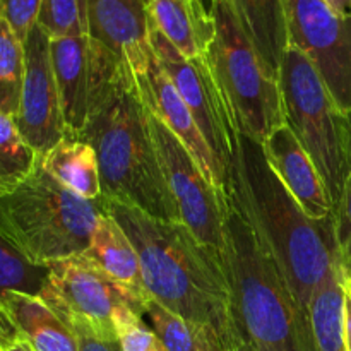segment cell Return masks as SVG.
<instances>
[{
	"label": "cell",
	"instance_id": "obj_29",
	"mask_svg": "<svg viewBox=\"0 0 351 351\" xmlns=\"http://www.w3.org/2000/svg\"><path fill=\"white\" fill-rule=\"evenodd\" d=\"M40 9L41 0H0V19L5 21L24 43L36 27Z\"/></svg>",
	"mask_w": 351,
	"mask_h": 351
},
{
	"label": "cell",
	"instance_id": "obj_35",
	"mask_svg": "<svg viewBox=\"0 0 351 351\" xmlns=\"http://www.w3.org/2000/svg\"><path fill=\"white\" fill-rule=\"evenodd\" d=\"M226 351H256L252 348V346L249 345L247 341H243L240 336H237L235 339H233L232 343L228 345V348H226Z\"/></svg>",
	"mask_w": 351,
	"mask_h": 351
},
{
	"label": "cell",
	"instance_id": "obj_18",
	"mask_svg": "<svg viewBox=\"0 0 351 351\" xmlns=\"http://www.w3.org/2000/svg\"><path fill=\"white\" fill-rule=\"evenodd\" d=\"M84 254L117 281L144 312L151 297L144 287L139 256L122 226L108 213L99 216L89 249Z\"/></svg>",
	"mask_w": 351,
	"mask_h": 351
},
{
	"label": "cell",
	"instance_id": "obj_13",
	"mask_svg": "<svg viewBox=\"0 0 351 351\" xmlns=\"http://www.w3.org/2000/svg\"><path fill=\"white\" fill-rule=\"evenodd\" d=\"M50 41L51 38L38 24L24 41L26 75L19 113L14 119L24 139L40 154L67 137Z\"/></svg>",
	"mask_w": 351,
	"mask_h": 351
},
{
	"label": "cell",
	"instance_id": "obj_19",
	"mask_svg": "<svg viewBox=\"0 0 351 351\" xmlns=\"http://www.w3.org/2000/svg\"><path fill=\"white\" fill-rule=\"evenodd\" d=\"M0 314L12 322L33 351H79L71 329L40 297L2 293Z\"/></svg>",
	"mask_w": 351,
	"mask_h": 351
},
{
	"label": "cell",
	"instance_id": "obj_9",
	"mask_svg": "<svg viewBox=\"0 0 351 351\" xmlns=\"http://www.w3.org/2000/svg\"><path fill=\"white\" fill-rule=\"evenodd\" d=\"M158 154L180 221L195 239L223 256L228 192L216 187L177 136L153 115Z\"/></svg>",
	"mask_w": 351,
	"mask_h": 351
},
{
	"label": "cell",
	"instance_id": "obj_20",
	"mask_svg": "<svg viewBox=\"0 0 351 351\" xmlns=\"http://www.w3.org/2000/svg\"><path fill=\"white\" fill-rule=\"evenodd\" d=\"M40 167L81 197L89 201L103 197L98 156L95 147L86 141L64 137L40 154Z\"/></svg>",
	"mask_w": 351,
	"mask_h": 351
},
{
	"label": "cell",
	"instance_id": "obj_21",
	"mask_svg": "<svg viewBox=\"0 0 351 351\" xmlns=\"http://www.w3.org/2000/svg\"><path fill=\"white\" fill-rule=\"evenodd\" d=\"M264 60L280 72L288 38V0H228Z\"/></svg>",
	"mask_w": 351,
	"mask_h": 351
},
{
	"label": "cell",
	"instance_id": "obj_10",
	"mask_svg": "<svg viewBox=\"0 0 351 351\" xmlns=\"http://www.w3.org/2000/svg\"><path fill=\"white\" fill-rule=\"evenodd\" d=\"M40 298L60 319L82 321L105 338H119L113 319L123 305L144 315L137 302L86 254L50 264Z\"/></svg>",
	"mask_w": 351,
	"mask_h": 351
},
{
	"label": "cell",
	"instance_id": "obj_33",
	"mask_svg": "<svg viewBox=\"0 0 351 351\" xmlns=\"http://www.w3.org/2000/svg\"><path fill=\"white\" fill-rule=\"evenodd\" d=\"M0 351H33V348L27 345L26 339L17 338V339H14V341L7 343V345L0 346Z\"/></svg>",
	"mask_w": 351,
	"mask_h": 351
},
{
	"label": "cell",
	"instance_id": "obj_6",
	"mask_svg": "<svg viewBox=\"0 0 351 351\" xmlns=\"http://www.w3.org/2000/svg\"><path fill=\"white\" fill-rule=\"evenodd\" d=\"M285 122L307 151L336 215L351 171V115L343 112L307 55L288 45L280 65Z\"/></svg>",
	"mask_w": 351,
	"mask_h": 351
},
{
	"label": "cell",
	"instance_id": "obj_36",
	"mask_svg": "<svg viewBox=\"0 0 351 351\" xmlns=\"http://www.w3.org/2000/svg\"><path fill=\"white\" fill-rule=\"evenodd\" d=\"M341 263H343V261H341ZM343 266H345L346 273H348V274H350V276H351V257H350V259H348V261H345V263H343Z\"/></svg>",
	"mask_w": 351,
	"mask_h": 351
},
{
	"label": "cell",
	"instance_id": "obj_17",
	"mask_svg": "<svg viewBox=\"0 0 351 351\" xmlns=\"http://www.w3.org/2000/svg\"><path fill=\"white\" fill-rule=\"evenodd\" d=\"M151 23L185 58H206L216 38V23L204 0H151Z\"/></svg>",
	"mask_w": 351,
	"mask_h": 351
},
{
	"label": "cell",
	"instance_id": "obj_3",
	"mask_svg": "<svg viewBox=\"0 0 351 351\" xmlns=\"http://www.w3.org/2000/svg\"><path fill=\"white\" fill-rule=\"evenodd\" d=\"M153 113L123 65L89 115L81 139L96 151L103 197L180 221L153 136Z\"/></svg>",
	"mask_w": 351,
	"mask_h": 351
},
{
	"label": "cell",
	"instance_id": "obj_27",
	"mask_svg": "<svg viewBox=\"0 0 351 351\" xmlns=\"http://www.w3.org/2000/svg\"><path fill=\"white\" fill-rule=\"evenodd\" d=\"M38 26L50 38L88 34V0H41Z\"/></svg>",
	"mask_w": 351,
	"mask_h": 351
},
{
	"label": "cell",
	"instance_id": "obj_16",
	"mask_svg": "<svg viewBox=\"0 0 351 351\" xmlns=\"http://www.w3.org/2000/svg\"><path fill=\"white\" fill-rule=\"evenodd\" d=\"M263 144L273 170L305 215L317 223L335 218L324 180L290 127H276Z\"/></svg>",
	"mask_w": 351,
	"mask_h": 351
},
{
	"label": "cell",
	"instance_id": "obj_30",
	"mask_svg": "<svg viewBox=\"0 0 351 351\" xmlns=\"http://www.w3.org/2000/svg\"><path fill=\"white\" fill-rule=\"evenodd\" d=\"M74 335L79 351H123L120 338H105L82 321L60 319Z\"/></svg>",
	"mask_w": 351,
	"mask_h": 351
},
{
	"label": "cell",
	"instance_id": "obj_11",
	"mask_svg": "<svg viewBox=\"0 0 351 351\" xmlns=\"http://www.w3.org/2000/svg\"><path fill=\"white\" fill-rule=\"evenodd\" d=\"M288 38L317 69L339 108L351 115V14L322 0H288Z\"/></svg>",
	"mask_w": 351,
	"mask_h": 351
},
{
	"label": "cell",
	"instance_id": "obj_32",
	"mask_svg": "<svg viewBox=\"0 0 351 351\" xmlns=\"http://www.w3.org/2000/svg\"><path fill=\"white\" fill-rule=\"evenodd\" d=\"M343 290H345V329L348 351H351V276L343 266Z\"/></svg>",
	"mask_w": 351,
	"mask_h": 351
},
{
	"label": "cell",
	"instance_id": "obj_7",
	"mask_svg": "<svg viewBox=\"0 0 351 351\" xmlns=\"http://www.w3.org/2000/svg\"><path fill=\"white\" fill-rule=\"evenodd\" d=\"M216 38L209 67L221 88L239 134L264 143L285 122L280 72L263 58L228 0H211Z\"/></svg>",
	"mask_w": 351,
	"mask_h": 351
},
{
	"label": "cell",
	"instance_id": "obj_23",
	"mask_svg": "<svg viewBox=\"0 0 351 351\" xmlns=\"http://www.w3.org/2000/svg\"><path fill=\"white\" fill-rule=\"evenodd\" d=\"M144 315L168 351H226L225 341L215 328L180 317L153 298L146 304Z\"/></svg>",
	"mask_w": 351,
	"mask_h": 351
},
{
	"label": "cell",
	"instance_id": "obj_5",
	"mask_svg": "<svg viewBox=\"0 0 351 351\" xmlns=\"http://www.w3.org/2000/svg\"><path fill=\"white\" fill-rule=\"evenodd\" d=\"M105 213V197H81L38 167L19 187L0 195V237L33 263L50 266L84 254Z\"/></svg>",
	"mask_w": 351,
	"mask_h": 351
},
{
	"label": "cell",
	"instance_id": "obj_4",
	"mask_svg": "<svg viewBox=\"0 0 351 351\" xmlns=\"http://www.w3.org/2000/svg\"><path fill=\"white\" fill-rule=\"evenodd\" d=\"M237 335L256 351H317L311 315L300 307L273 254L228 189L223 247Z\"/></svg>",
	"mask_w": 351,
	"mask_h": 351
},
{
	"label": "cell",
	"instance_id": "obj_37",
	"mask_svg": "<svg viewBox=\"0 0 351 351\" xmlns=\"http://www.w3.org/2000/svg\"><path fill=\"white\" fill-rule=\"evenodd\" d=\"M144 2H146V3H147V5H149V2H151V0H144Z\"/></svg>",
	"mask_w": 351,
	"mask_h": 351
},
{
	"label": "cell",
	"instance_id": "obj_2",
	"mask_svg": "<svg viewBox=\"0 0 351 351\" xmlns=\"http://www.w3.org/2000/svg\"><path fill=\"white\" fill-rule=\"evenodd\" d=\"M228 189L235 192L297 302L308 314L312 297L335 273L339 261L335 218L312 221L273 170L264 144L243 134H239Z\"/></svg>",
	"mask_w": 351,
	"mask_h": 351
},
{
	"label": "cell",
	"instance_id": "obj_12",
	"mask_svg": "<svg viewBox=\"0 0 351 351\" xmlns=\"http://www.w3.org/2000/svg\"><path fill=\"white\" fill-rule=\"evenodd\" d=\"M50 51L65 134L81 139L93 108L123 64L89 34L51 38Z\"/></svg>",
	"mask_w": 351,
	"mask_h": 351
},
{
	"label": "cell",
	"instance_id": "obj_28",
	"mask_svg": "<svg viewBox=\"0 0 351 351\" xmlns=\"http://www.w3.org/2000/svg\"><path fill=\"white\" fill-rule=\"evenodd\" d=\"M143 317L132 305H123L117 311L113 322L123 351H168Z\"/></svg>",
	"mask_w": 351,
	"mask_h": 351
},
{
	"label": "cell",
	"instance_id": "obj_26",
	"mask_svg": "<svg viewBox=\"0 0 351 351\" xmlns=\"http://www.w3.org/2000/svg\"><path fill=\"white\" fill-rule=\"evenodd\" d=\"M50 278V266L27 259L7 240H0V288L2 293L40 297Z\"/></svg>",
	"mask_w": 351,
	"mask_h": 351
},
{
	"label": "cell",
	"instance_id": "obj_8",
	"mask_svg": "<svg viewBox=\"0 0 351 351\" xmlns=\"http://www.w3.org/2000/svg\"><path fill=\"white\" fill-rule=\"evenodd\" d=\"M151 47L154 57L168 77L177 86L185 105L194 115L209 149L215 154L226 178V191L230 185L239 130L233 122L232 112L223 96L221 88L206 58H185L163 33L151 23Z\"/></svg>",
	"mask_w": 351,
	"mask_h": 351
},
{
	"label": "cell",
	"instance_id": "obj_1",
	"mask_svg": "<svg viewBox=\"0 0 351 351\" xmlns=\"http://www.w3.org/2000/svg\"><path fill=\"white\" fill-rule=\"evenodd\" d=\"M106 213L136 247L147 295L180 317L215 328L228 348L239 335L221 254L199 242L182 221L110 199Z\"/></svg>",
	"mask_w": 351,
	"mask_h": 351
},
{
	"label": "cell",
	"instance_id": "obj_31",
	"mask_svg": "<svg viewBox=\"0 0 351 351\" xmlns=\"http://www.w3.org/2000/svg\"><path fill=\"white\" fill-rule=\"evenodd\" d=\"M335 239L339 259L345 263L351 257V171L346 180L343 201L335 215Z\"/></svg>",
	"mask_w": 351,
	"mask_h": 351
},
{
	"label": "cell",
	"instance_id": "obj_34",
	"mask_svg": "<svg viewBox=\"0 0 351 351\" xmlns=\"http://www.w3.org/2000/svg\"><path fill=\"white\" fill-rule=\"evenodd\" d=\"M338 14H351V0H322Z\"/></svg>",
	"mask_w": 351,
	"mask_h": 351
},
{
	"label": "cell",
	"instance_id": "obj_15",
	"mask_svg": "<svg viewBox=\"0 0 351 351\" xmlns=\"http://www.w3.org/2000/svg\"><path fill=\"white\" fill-rule=\"evenodd\" d=\"M136 79L139 82L141 91H143L151 113L156 119H160L180 139V143L187 147L189 153L197 161L206 177L216 187L226 191V178L221 167L216 161L213 151L209 149L194 115L189 110V106L185 105L177 86L168 77L167 72L161 69L156 57L153 58L146 74L139 75Z\"/></svg>",
	"mask_w": 351,
	"mask_h": 351
},
{
	"label": "cell",
	"instance_id": "obj_25",
	"mask_svg": "<svg viewBox=\"0 0 351 351\" xmlns=\"http://www.w3.org/2000/svg\"><path fill=\"white\" fill-rule=\"evenodd\" d=\"M26 75V51L12 27L0 19V113L16 119Z\"/></svg>",
	"mask_w": 351,
	"mask_h": 351
},
{
	"label": "cell",
	"instance_id": "obj_22",
	"mask_svg": "<svg viewBox=\"0 0 351 351\" xmlns=\"http://www.w3.org/2000/svg\"><path fill=\"white\" fill-rule=\"evenodd\" d=\"M308 314H311L317 351H348L341 259L336 264L335 273L314 293Z\"/></svg>",
	"mask_w": 351,
	"mask_h": 351
},
{
	"label": "cell",
	"instance_id": "obj_24",
	"mask_svg": "<svg viewBox=\"0 0 351 351\" xmlns=\"http://www.w3.org/2000/svg\"><path fill=\"white\" fill-rule=\"evenodd\" d=\"M40 167V153L27 143L10 115L0 113V195L9 194Z\"/></svg>",
	"mask_w": 351,
	"mask_h": 351
},
{
	"label": "cell",
	"instance_id": "obj_14",
	"mask_svg": "<svg viewBox=\"0 0 351 351\" xmlns=\"http://www.w3.org/2000/svg\"><path fill=\"white\" fill-rule=\"evenodd\" d=\"M88 34L105 45L136 77L154 58L144 0H88Z\"/></svg>",
	"mask_w": 351,
	"mask_h": 351
}]
</instances>
